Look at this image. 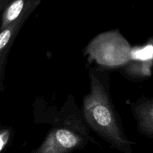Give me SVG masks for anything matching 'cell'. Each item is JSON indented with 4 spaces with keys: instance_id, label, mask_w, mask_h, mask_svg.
Returning <instances> with one entry per match:
<instances>
[{
    "instance_id": "6da1fadb",
    "label": "cell",
    "mask_w": 153,
    "mask_h": 153,
    "mask_svg": "<svg viewBox=\"0 0 153 153\" xmlns=\"http://www.w3.org/2000/svg\"><path fill=\"white\" fill-rule=\"evenodd\" d=\"M91 92L84 100V114L89 125L105 140L125 153H131L128 141L118 126L104 86L94 75L91 77Z\"/></svg>"
},
{
    "instance_id": "7a4b0ae2",
    "label": "cell",
    "mask_w": 153,
    "mask_h": 153,
    "mask_svg": "<svg viewBox=\"0 0 153 153\" xmlns=\"http://www.w3.org/2000/svg\"><path fill=\"white\" fill-rule=\"evenodd\" d=\"M131 46L117 31L99 34L87 46L89 58L107 67L126 65L131 61Z\"/></svg>"
},
{
    "instance_id": "3957f363",
    "label": "cell",
    "mask_w": 153,
    "mask_h": 153,
    "mask_svg": "<svg viewBox=\"0 0 153 153\" xmlns=\"http://www.w3.org/2000/svg\"><path fill=\"white\" fill-rule=\"evenodd\" d=\"M82 142L80 136L72 130L58 128L48 134L34 153H68L80 146Z\"/></svg>"
},
{
    "instance_id": "277c9868",
    "label": "cell",
    "mask_w": 153,
    "mask_h": 153,
    "mask_svg": "<svg viewBox=\"0 0 153 153\" xmlns=\"http://www.w3.org/2000/svg\"><path fill=\"white\" fill-rule=\"evenodd\" d=\"M40 0H31L27 4L26 7L24 9L21 16L14 22H13L7 28L1 31L0 32V63L1 61V57L4 54V52L8 46V44L10 43L14 32H16V29L20 26L21 24L29 16L30 13L35 9V7L40 4Z\"/></svg>"
},
{
    "instance_id": "5b68a950",
    "label": "cell",
    "mask_w": 153,
    "mask_h": 153,
    "mask_svg": "<svg viewBox=\"0 0 153 153\" xmlns=\"http://www.w3.org/2000/svg\"><path fill=\"white\" fill-rule=\"evenodd\" d=\"M141 131L153 137V100L145 99L134 108Z\"/></svg>"
},
{
    "instance_id": "8992f818",
    "label": "cell",
    "mask_w": 153,
    "mask_h": 153,
    "mask_svg": "<svg viewBox=\"0 0 153 153\" xmlns=\"http://www.w3.org/2000/svg\"><path fill=\"white\" fill-rule=\"evenodd\" d=\"M31 0H12L4 8L1 19V31L14 22L23 12Z\"/></svg>"
},
{
    "instance_id": "52a82bcc",
    "label": "cell",
    "mask_w": 153,
    "mask_h": 153,
    "mask_svg": "<svg viewBox=\"0 0 153 153\" xmlns=\"http://www.w3.org/2000/svg\"><path fill=\"white\" fill-rule=\"evenodd\" d=\"M131 60L143 61V62L153 60V45L149 43L142 48L131 49Z\"/></svg>"
},
{
    "instance_id": "ba28073f",
    "label": "cell",
    "mask_w": 153,
    "mask_h": 153,
    "mask_svg": "<svg viewBox=\"0 0 153 153\" xmlns=\"http://www.w3.org/2000/svg\"><path fill=\"white\" fill-rule=\"evenodd\" d=\"M151 61H146L140 64H132L128 66L127 71L134 76H149L151 75Z\"/></svg>"
},
{
    "instance_id": "9c48e42d",
    "label": "cell",
    "mask_w": 153,
    "mask_h": 153,
    "mask_svg": "<svg viewBox=\"0 0 153 153\" xmlns=\"http://www.w3.org/2000/svg\"><path fill=\"white\" fill-rule=\"evenodd\" d=\"M12 0H0V13L4 10V8Z\"/></svg>"
},
{
    "instance_id": "30bf717a",
    "label": "cell",
    "mask_w": 153,
    "mask_h": 153,
    "mask_svg": "<svg viewBox=\"0 0 153 153\" xmlns=\"http://www.w3.org/2000/svg\"><path fill=\"white\" fill-rule=\"evenodd\" d=\"M3 146H4V140H3L2 136L0 135V149H1Z\"/></svg>"
}]
</instances>
